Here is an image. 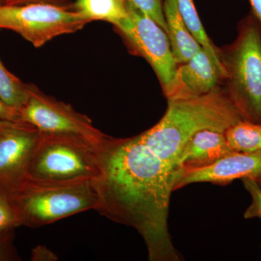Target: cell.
Wrapping results in <instances>:
<instances>
[{
  "label": "cell",
  "mask_w": 261,
  "mask_h": 261,
  "mask_svg": "<svg viewBox=\"0 0 261 261\" xmlns=\"http://www.w3.org/2000/svg\"><path fill=\"white\" fill-rule=\"evenodd\" d=\"M137 10L154 20L167 32L166 20L163 13V0H128Z\"/></svg>",
  "instance_id": "obj_19"
},
{
  "label": "cell",
  "mask_w": 261,
  "mask_h": 261,
  "mask_svg": "<svg viewBox=\"0 0 261 261\" xmlns=\"http://www.w3.org/2000/svg\"><path fill=\"white\" fill-rule=\"evenodd\" d=\"M242 180L245 190L249 192L252 199L251 204L244 214V218L261 219V186L255 178H247Z\"/></svg>",
  "instance_id": "obj_20"
},
{
  "label": "cell",
  "mask_w": 261,
  "mask_h": 261,
  "mask_svg": "<svg viewBox=\"0 0 261 261\" xmlns=\"http://www.w3.org/2000/svg\"><path fill=\"white\" fill-rule=\"evenodd\" d=\"M243 120L220 87L199 97L168 100L167 110L159 123L140 136L160 159L176 169L181 151L197 132L212 130L225 133Z\"/></svg>",
  "instance_id": "obj_2"
},
{
  "label": "cell",
  "mask_w": 261,
  "mask_h": 261,
  "mask_svg": "<svg viewBox=\"0 0 261 261\" xmlns=\"http://www.w3.org/2000/svg\"><path fill=\"white\" fill-rule=\"evenodd\" d=\"M224 74L221 62L202 47L186 63L178 65L163 93L168 100L204 95L221 87Z\"/></svg>",
  "instance_id": "obj_10"
},
{
  "label": "cell",
  "mask_w": 261,
  "mask_h": 261,
  "mask_svg": "<svg viewBox=\"0 0 261 261\" xmlns=\"http://www.w3.org/2000/svg\"><path fill=\"white\" fill-rule=\"evenodd\" d=\"M22 121L20 112L17 108L12 107L0 97V121Z\"/></svg>",
  "instance_id": "obj_22"
},
{
  "label": "cell",
  "mask_w": 261,
  "mask_h": 261,
  "mask_svg": "<svg viewBox=\"0 0 261 261\" xmlns=\"http://www.w3.org/2000/svg\"><path fill=\"white\" fill-rule=\"evenodd\" d=\"M40 135V130L27 122L0 121V194L8 197L28 177Z\"/></svg>",
  "instance_id": "obj_9"
},
{
  "label": "cell",
  "mask_w": 261,
  "mask_h": 261,
  "mask_svg": "<svg viewBox=\"0 0 261 261\" xmlns=\"http://www.w3.org/2000/svg\"><path fill=\"white\" fill-rule=\"evenodd\" d=\"M89 23L67 7L47 3L0 6V29L20 34L37 48L63 34L82 30Z\"/></svg>",
  "instance_id": "obj_6"
},
{
  "label": "cell",
  "mask_w": 261,
  "mask_h": 261,
  "mask_svg": "<svg viewBox=\"0 0 261 261\" xmlns=\"http://www.w3.org/2000/svg\"><path fill=\"white\" fill-rule=\"evenodd\" d=\"M14 230L0 233V261L20 260L13 244Z\"/></svg>",
  "instance_id": "obj_21"
},
{
  "label": "cell",
  "mask_w": 261,
  "mask_h": 261,
  "mask_svg": "<svg viewBox=\"0 0 261 261\" xmlns=\"http://www.w3.org/2000/svg\"><path fill=\"white\" fill-rule=\"evenodd\" d=\"M255 180H256L257 183H258L261 186V174L260 176H257V177L255 178Z\"/></svg>",
  "instance_id": "obj_26"
},
{
  "label": "cell",
  "mask_w": 261,
  "mask_h": 261,
  "mask_svg": "<svg viewBox=\"0 0 261 261\" xmlns=\"http://www.w3.org/2000/svg\"><path fill=\"white\" fill-rule=\"evenodd\" d=\"M21 120L43 133L72 134L95 142L106 135L94 126L90 118L75 111L70 105L57 100L29 84L28 101L20 110Z\"/></svg>",
  "instance_id": "obj_8"
},
{
  "label": "cell",
  "mask_w": 261,
  "mask_h": 261,
  "mask_svg": "<svg viewBox=\"0 0 261 261\" xmlns=\"http://www.w3.org/2000/svg\"><path fill=\"white\" fill-rule=\"evenodd\" d=\"M21 226L20 218L8 196L0 194V233L13 231Z\"/></svg>",
  "instance_id": "obj_18"
},
{
  "label": "cell",
  "mask_w": 261,
  "mask_h": 261,
  "mask_svg": "<svg viewBox=\"0 0 261 261\" xmlns=\"http://www.w3.org/2000/svg\"><path fill=\"white\" fill-rule=\"evenodd\" d=\"M97 181H49L28 176L8 197L18 212L21 226L40 227L84 211H97Z\"/></svg>",
  "instance_id": "obj_4"
},
{
  "label": "cell",
  "mask_w": 261,
  "mask_h": 261,
  "mask_svg": "<svg viewBox=\"0 0 261 261\" xmlns=\"http://www.w3.org/2000/svg\"><path fill=\"white\" fill-rule=\"evenodd\" d=\"M261 174V151L231 152L204 167L176 170L173 190L195 183L226 185L234 180L256 178Z\"/></svg>",
  "instance_id": "obj_11"
},
{
  "label": "cell",
  "mask_w": 261,
  "mask_h": 261,
  "mask_svg": "<svg viewBox=\"0 0 261 261\" xmlns=\"http://www.w3.org/2000/svg\"><path fill=\"white\" fill-rule=\"evenodd\" d=\"M99 149L98 212L135 228L145 241L149 260H181L168 226L176 168L160 159L140 135L122 139L106 135Z\"/></svg>",
  "instance_id": "obj_1"
},
{
  "label": "cell",
  "mask_w": 261,
  "mask_h": 261,
  "mask_svg": "<svg viewBox=\"0 0 261 261\" xmlns=\"http://www.w3.org/2000/svg\"><path fill=\"white\" fill-rule=\"evenodd\" d=\"M251 6V12L261 23V0H249Z\"/></svg>",
  "instance_id": "obj_25"
},
{
  "label": "cell",
  "mask_w": 261,
  "mask_h": 261,
  "mask_svg": "<svg viewBox=\"0 0 261 261\" xmlns=\"http://www.w3.org/2000/svg\"><path fill=\"white\" fill-rule=\"evenodd\" d=\"M229 148L234 152H255L261 151V124L243 121L225 132Z\"/></svg>",
  "instance_id": "obj_15"
},
{
  "label": "cell",
  "mask_w": 261,
  "mask_h": 261,
  "mask_svg": "<svg viewBox=\"0 0 261 261\" xmlns=\"http://www.w3.org/2000/svg\"><path fill=\"white\" fill-rule=\"evenodd\" d=\"M178 10L181 13L187 27L193 37L199 42L201 47L208 51L211 56L219 60L218 48L207 36L200 16L196 10L194 0H176Z\"/></svg>",
  "instance_id": "obj_17"
},
{
  "label": "cell",
  "mask_w": 261,
  "mask_h": 261,
  "mask_svg": "<svg viewBox=\"0 0 261 261\" xmlns=\"http://www.w3.org/2000/svg\"><path fill=\"white\" fill-rule=\"evenodd\" d=\"M163 13L173 56L178 64L186 63L202 47L187 27L176 0H163Z\"/></svg>",
  "instance_id": "obj_13"
},
{
  "label": "cell",
  "mask_w": 261,
  "mask_h": 261,
  "mask_svg": "<svg viewBox=\"0 0 261 261\" xmlns=\"http://www.w3.org/2000/svg\"><path fill=\"white\" fill-rule=\"evenodd\" d=\"M114 27L132 53L148 62L163 91L167 88L172 82L178 64L173 56L166 32L129 2L128 17Z\"/></svg>",
  "instance_id": "obj_7"
},
{
  "label": "cell",
  "mask_w": 261,
  "mask_h": 261,
  "mask_svg": "<svg viewBox=\"0 0 261 261\" xmlns=\"http://www.w3.org/2000/svg\"><path fill=\"white\" fill-rule=\"evenodd\" d=\"M29 3H47L71 8L72 0H8L5 5H18Z\"/></svg>",
  "instance_id": "obj_24"
},
{
  "label": "cell",
  "mask_w": 261,
  "mask_h": 261,
  "mask_svg": "<svg viewBox=\"0 0 261 261\" xmlns=\"http://www.w3.org/2000/svg\"><path fill=\"white\" fill-rule=\"evenodd\" d=\"M7 2H8V0H0V6L6 4Z\"/></svg>",
  "instance_id": "obj_27"
},
{
  "label": "cell",
  "mask_w": 261,
  "mask_h": 261,
  "mask_svg": "<svg viewBox=\"0 0 261 261\" xmlns=\"http://www.w3.org/2000/svg\"><path fill=\"white\" fill-rule=\"evenodd\" d=\"M100 142L72 134L41 132L28 176L49 181L99 180L102 176Z\"/></svg>",
  "instance_id": "obj_5"
},
{
  "label": "cell",
  "mask_w": 261,
  "mask_h": 261,
  "mask_svg": "<svg viewBox=\"0 0 261 261\" xmlns=\"http://www.w3.org/2000/svg\"><path fill=\"white\" fill-rule=\"evenodd\" d=\"M29 84H25L5 68L0 60V97L20 111L28 101Z\"/></svg>",
  "instance_id": "obj_16"
},
{
  "label": "cell",
  "mask_w": 261,
  "mask_h": 261,
  "mask_svg": "<svg viewBox=\"0 0 261 261\" xmlns=\"http://www.w3.org/2000/svg\"><path fill=\"white\" fill-rule=\"evenodd\" d=\"M58 260V255L47 247L39 245L33 249L32 261H56Z\"/></svg>",
  "instance_id": "obj_23"
},
{
  "label": "cell",
  "mask_w": 261,
  "mask_h": 261,
  "mask_svg": "<svg viewBox=\"0 0 261 261\" xmlns=\"http://www.w3.org/2000/svg\"><path fill=\"white\" fill-rule=\"evenodd\" d=\"M71 9L89 22L102 20L116 25L128 15V0H73Z\"/></svg>",
  "instance_id": "obj_14"
},
{
  "label": "cell",
  "mask_w": 261,
  "mask_h": 261,
  "mask_svg": "<svg viewBox=\"0 0 261 261\" xmlns=\"http://www.w3.org/2000/svg\"><path fill=\"white\" fill-rule=\"evenodd\" d=\"M222 87L245 121L261 124V23L250 12L231 44L218 48Z\"/></svg>",
  "instance_id": "obj_3"
},
{
  "label": "cell",
  "mask_w": 261,
  "mask_h": 261,
  "mask_svg": "<svg viewBox=\"0 0 261 261\" xmlns=\"http://www.w3.org/2000/svg\"><path fill=\"white\" fill-rule=\"evenodd\" d=\"M233 152L223 132L203 130L187 142L178 158L176 170L192 169L208 166Z\"/></svg>",
  "instance_id": "obj_12"
}]
</instances>
